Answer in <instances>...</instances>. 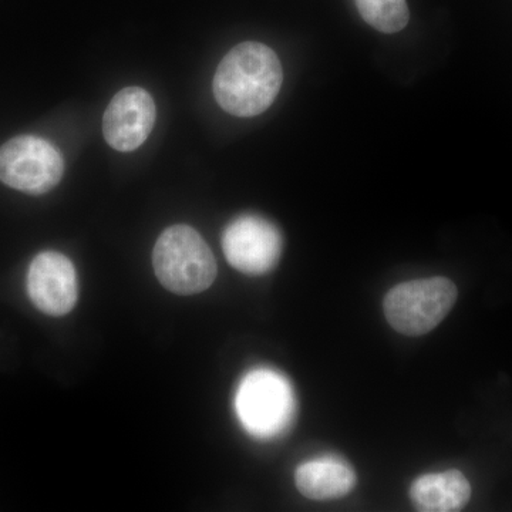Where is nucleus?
Instances as JSON below:
<instances>
[{
	"label": "nucleus",
	"mask_w": 512,
	"mask_h": 512,
	"mask_svg": "<svg viewBox=\"0 0 512 512\" xmlns=\"http://www.w3.org/2000/svg\"><path fill=\"white\" fill-rule=\"evenodd\" d=\"M284 82L281 60L271 47L258 42L235 46L214 76L218 104L235 117H255L274 103Z\"/></svg>",
	"instance_id": "nucleus-1"
},
{
	"label": "nucleus",
	"mask_w": 512,
	"mask_h": 512,
	"mask_svg": "<svg viewBox=\"0 0 512 512\" xmlns=\"http://www.w3.org/2000/svg\"><path fill=\"white\" fill-rule=\"evenodd\" d=\"M158 281L177 295L207 291L217 276V262L204 238L188 225H174L158 238L153 252Z\"/></svg>",
	"instance_id": "nucleus-2"
},
{
	"label": "nucleus",
	"mask_w": 512,
	"mask_h": 512,
	"mask_svg": "<svg viewBox=\"0 0 512 512\" xmlns=\"http://www.w3.org/2000/svg\"><path fill=\"white\" fill-rule=\"evenodd\" d=\"M235 409L242 427L255 439H276L295 421V392L282 373L262 367L239 383Z\"/></svg>",
	"instance_id": "nucleus-3"
},
{
	"label": "nucleus",
	"mask_w": 512,
	"mask_h": 512,
	"mask_svg": "<svg viewBox=\"0 0 512 512\" xmlns=\"http://www.w3.org/2000/svg\"><path fill=\"white\" fill-rule=\"evenodd\" d=\"M457 301V288L443 276L416 279L394 286L384 298V315L394 330L406 336L431 332Z\"/></svg>",
	"instance_id": "nucleus-4"
},
{
	"label": "nucleus",
	"mask_w": 512,
	"mask_h": 512,
	"mask_svg": "<svg viewBox=\"0 0 512 512\" xmlns=\"http://www.w3.org/2000/svg\"><path fill=\"white\" fill-rule=\"evenodd\" d=\"M64 174L62 154L36 136L12 138L0 147V181L26 194H46Z\"/></svg>",
	"instance_id": "nucleus-5"
},
{
	"label": "nucleus",
	"mask_w": 512,
	"mask_h": 512,
	"mask_svg": "<svg viewBox=\"0 0 512 512\" xmlns=\"http://www.w3.org/2000/svg\"><path fill=\"white\" fill-rule=\"evenodd\" d=\"M222 249L229 264L242 274L265 275L281 259L284 238L271 221L245 214L225 228Z\"/></svg>",
	"instance_id": "nucleus-6"
},
{
	"label": "nucleus",
	"mask_w": 512,
	"mask_h": 512,
	"mask_svg": "<svg viewBox=\"0 0 512 512\" xmlns=\"http://www.w3.org/2000/svg\"><path fill=\"white\" fill-rule=\"evenodd\" d=\"M157 107L151 94L141 87L120 90L103 117V134L114 150L130 153L143 146L153 131Z\"/></svg>",
	"instance_id": "nucleus-7"
},
{
	"label": "nucleus",
	"mask_w": 512,
	"mask_h": 512,
	"mask_svg": "<svg viewBox=\"0 0 512 512\" xmlns=\"http://www.w3.org/2000/svg\"><path fill=\"white\" fill-rule=\"evenodd\" d=\"M28 293L40 312L50 316L67 315L79 296L73 262L55 251L37 255L28 272Z\"/></svg>",
	"instance_id": "nucleus-8"
},
{
	"label": "nucleus",
	"mask_w": 512,
	"mask_h": 512,
	"mask_svg": "<svg viewBox=\"0 0 512 512\" xmlns=\"http://www.w3.org/2000/svg\"><path fill=\"white\" fill-rule=\"evenodd\" d=\"M296 487L312 500L345 497L356 485V473L348 461L335 456L305 461L295 473Z\"/></svg>",
	"instance_id": "nucleus-9"
},
{
	"label": "nucleus",
	"mask_w": 512,
	"mask_h": 512,
	"mask_svg": "<svg viewBox=\"0 0 512 512\" xmlns=\"http://www.w3.org/2000/svg\"><path fill=\"white\" fill-rule=\"evenodd\" d=\"M471 497V485L458 470L426 474L414 481L410 498L423 512H454L463 510Z\"/></svg>",
	"instance_id": "nucleus-10"
},
{
	"label": "nucleus",
	"mask_w": 512,
	"mask_h": 512,
	"mask_svg": "<svg viewBox=\"0 0 512 512\" xmlns=\"http://www.w3.org/2000/svg\"><path fill=\"white\" fill-rule=\"evenodd\" d=\"M360 16L382 33H397L406 28L410 13L406 0H356Z\"/></svg>",
	"instance_id": "nucleus-11"
}]
</instances>
